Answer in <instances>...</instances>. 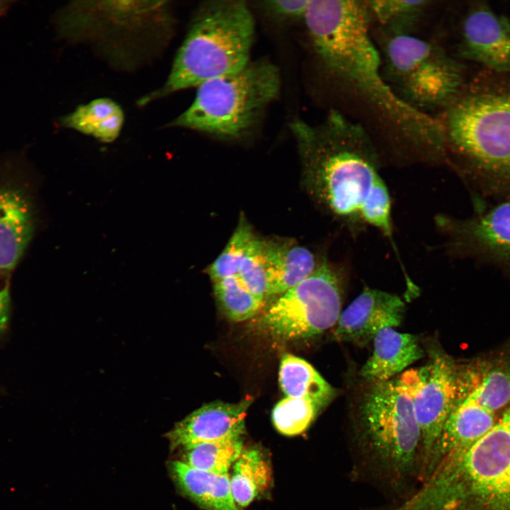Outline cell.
<instances>
[{"instance_id":"obj_14","label":"cell","mask_w":510,"mask_h":510,"mask_svg":"<svg viewBox=\"0 0 510 510\" xmlns=\"http://www.w3.org/2000/svg\"><path fill=\"white\" fill-rule=\"evenodd\" d=\"M404 310V303L398 295L365 289L341 312L334 336L340 341L364 345L380 330L398 327Z\"/></svg>"},{"instance_id":"obj_27","label":"cell","mask_w":510,"mask_h":510,"mask_svg":"<svg viewBox=\"0 0 510 510\" xmlns=\"http://www.w3.org/2000/svg\"><path fill=\"white\" fill-rule=\"evenodd\" d=\"M309 0H276L265 1V7L273 15L282 18L303 19Z\"/></svg>"},{"instance_id":"obj_21","label":"cell","mask_w":510,"mask_h":510,"mask_svg":"<svg viewBox=\"0 0 510 510\" xmlns=\"http://www.w3.org/2000/svg\"><path fill=\"white\" fill-rule=\"evenodd\" d=\"M182 448L180 460L194 468L214 474H227L244 450L243 436L195 443Z\"/></svg>"},{"instance_id":"obj_3","label":"cell","mask_w":510,"mask_h":510,"mask_svg":"<svg viewBox=\"0 0 510 510\" xmlns=\"http://www.w3.org/2000/svg\"><path fill=\"white\" fill-rule=\"evenodd\" d=\"M489 73L463 89L441 123L446 147L477 178L510 191V72Z\"/></svg>"},{"instance_id":"obj_1","label":"cell","mask_w":510,"mask_h":510,"mask_svg":"<svg viewBox=\"0 0 510 510\" xmlns=\"http://www.w3.org/2000/svg\"><path fill=\"white\" fill-rule=\"evenodd\" d=\"M303 20L313 49L330 74L414 146L436 155L445 153L441 121L406 103L386 81L365 1L312 0Z\"/></svg>"},{"instance_id":"obj_23","label":"cell","mask_w":510,"mask_h":510,"mask_svg":"<svg viewBox=\"0 0 510 510\" xmlns=\"http://www.w3.org/2000/svg\"><path fill=\"white\" fill-rule=\"evenodd\" d=\"M214 293L224 314L234 322L254 317L264 300L251 293L237 276L212 282Z\"/></svg>"},{"instance_id":"obj_7","label":"cell","mask_w":510,"mask_h":510,"mask_svg":"<svg viewBox=\"0 0 510 510\" xmlns=\"http://www.w3.org/2000/svg\"><path fill=\"white\" fill-rule=\"evenodd\" d=\"M382 57L389 86L420 111L447 108L463 89L461 64L441 47L413 34L388 35Z\"/></svg>"},{"instance_id":"obj_10","label":"cell","mask_w":510,"mask_h":510,"mask_svg":"<svg viewBox=\"0 0 510 510\" xmlns=\"http://www.w3.org/2000/svg\"><path fill=\"white\" fill-rule=\"evenodd\" d=\"M411 386L419 423L424 463L427 465L443 427L470 387L471 366H460L439 351L418 370L404 373Z\"/></svg>"},{"instance_id":"obj_26","label":"cell","mask_w":510,"mask_h":510,"mask_svg":"<svg viewBox=\"0 0 510 510\" xmlns=\"http://www.w3.org/2000/svg\"><path fill=\"white\" fill-rule=\"evenodd\" d=\"M265 251L266 240L257 237L236 275L251 293L263 300L268 297V290Z\"/></svg>"},{"instance_id":"obj_15","label":"cell","mask_w":510,"mask_h":510,"mask_svg":"<svg viewBox=\"0 0 510 510\" xmlns=\"http://www.w3.org/2000/svg\"><path fill=\"white\" fill-rule=\"evenodd\" d=\"M250 397L238 403L215 401L203 404L177 422L166 437L171 449L195 443L243 436Z\"/></svg>"},{"instance_id":"obj_18","label":"cell","mask_w":510,"mask_h":510,"mask_svg":"<svg viewBox=\"0 0 510 510\" xmlns=\"http://www.w3.org/2000/svg\"><path fill=\"white\" fill-rule=\"evenodd\" d=\"M279 383L286 397L307 400L321 411L336 395L335 389L312 365L290 353L281 358Z\"/></svg>"},{"instance_id":"obj_2","label":"cell","mask_w":510,"mask_h":510,"mask_svg":"<svg viewBox=\"0 0 510 510\" xmlns=\"http://www.w3.org/2000/svg\"><path fill=\"white\" fill-rule=\"evenodd\" d=\"M290 128L318 201L346 224L363 225V208L383 181L378 152L367 131L336 110L317 125L294 119Z\"/></svg>"},{"instance_id":"obj_25","label":"cell","mask_w":510,"mask_h":510,"mask_svg":"<svg viewBox=\"0 0 510 510\" xmlns=\"http://www.w3.org/2000/svg\"><path fill=\"white\" fill-rule=\"evenodd\" d=\"M321 410L313 403L302 399L285 397L272 411V421L276 430L287 436L305 432Z\"/></svg>"},{"instance_id":"obj_11","label":"cell","mask_w":510,"mask_h":510,"mask_svg":"<svg viewBox=\"0 0 510 510\" xmlns=\"http://www.w3.org/2000/svg\"><path fill=\"white\" fill-rule=\"evenodd\" d=\"M23 157H0V273L21 259L36 227L34 191Z\"/></svg>"},{"instance_id":"obj_16","label":"cell","mask_w":510,"mask_h":510,"mask_svg":"<svg viewBox=\"0 0 510 510\" xmlns=\"http://www.w3.org/2000/svg\"><path fill=\"white\" fill-rule=\"evenodd\" d=\"M373 340L372 355L362 367L361 375L373 384L391 380L424 354L416 336L392 327L380 330Z\"/></svg>"},{"instance_id":"obj_5","label":"cell","mask_w":510,"mask_h":510,"mask_svg":"<svg viewBox=\"0 0 510 510\" xmlns=\"http://www.w3.org/2000/svg\"><path fill=\"white\" fill-rule=\"evenodd\" d=\"M431 491L438 510H510V406L484 436L440 461Z\"/></svg>"},{"instance_id":"obj_22","label":"cell","mask_w":510,"mask_h":510,"mask_svg":"<svg viewBox=\"0 0 510 510\" xmlns=\"http://www.w3.org/2000/svg\"><path fill=\"white\" fill-rule=\"evenodd\" d=\"M373 17L388 35L412 34L431 1L426 0H374L365 1Z\"/></svg>"},{"instance_id":"obj_19","label":"cell","mask_w":510,"mask_h":510,"mask_svg":"<svg viewBox=\"0 0 510 510\" xmlns=\"http://www.w3.org/2000/svg\"><path fill=\"white\" fill-rule=\"evenodd\" d=\"M124 122L121 107L114 101L100 98L77 107L60 119L62 126L91 135L103 142L114 141Z\"/></svg>"},{"instance_id":"obj_13","label":"cell","mask_w":510,"mask_h":510,"mask_svg":"<svg viewBox=\"0 0 510 510\" xmlns=\"http://www.w3.org/2000/svg\"><path fill=\"white\" fill-rule=\"evenodd\" d=\"M460 52L494 73L510 72V20L487 5L470 8L460 30Z\"/></svg>"},{"instance_id":"obj_24","label":"cell","mask_w":510,"mask_h":510,"mask_svg":"<svg viewBox=\"0 0 510 510\" xmlns=\"http://www.w3.org/2000/svg\"><path fill=\"white\" fill-rule=\"evenodd\" d=\"M256 238L249 223L242 217L227 245L208 270L212 282L236 276L242 261Z\"/></svg>"},{"instance_id":"obj_17","label":"cell","mask_w":510,"mask_h":510,"mask_svg":"<svg viewBox=\"0 0 510 510\" xmlns=\"http://www.w3.org/2000/svg\"><path fill=\"white\" fill-rule=\"evenodd\" d=\"M265 254L268 296H278L295 286L311 276L320 264L308 249L289 241L266 240Z\"/></svg>"},{"instance_id":"obj_28","label":"cell","mask_w":510,"mask_h":510,"mask_svg":"<svg viewBox=\"0 0 510 510\" xmlns=\"http://www.w3.org/2000/svg\"><path fill=\"white\" fill-rule=\"evenodd\" d=\"M6 273H0V334L8 324L11 314V295Z\"/></svg>"},{"instance_id":"obj_29","label":"cell","mask_w":510,"mask_h":510,"mask_svg":"<svg viewBox=\"0 0 510 510\" xmlns=\"http://www.w3.org/2000/svg\"><path fill=\"white\" fill-rule=\"evenodd\" d=\"M13 1L0 0V17L4 16L11 8Z\"/></svg>"},{"instance_id":"obj_6","label":"cell","mask_w":510,"mask_h":510,"mask_svg":"<svg viewBox=\"0 0 510 510\" xmlns=\"http://www.w3.org/2000/svg\"><path fill=\"white\" fill-rule=\"evenodd\" d=\"M280 89V74L273 64L249 62L237 72L199 85L191 105L170 125L239 138L254 127Z\"/></svg>"},{"instance_id":"obj_9","label":"cell","mask_w":510,"mask_h":510,"mask_svg":"<svg viewBox=\"0 0 510 510\" xmlns=\"http://www.w3.org/2000/svg\"><path fill=\"white\" fill-rule=\"evenodd\" d=\"M361 416L380 459L395 472L409 470L421 449V435L405 373L374 384L363 400Z\"/></svg>"},{"instance_id":"obj_12","label":"cell","mask_w":510,"mask_h":510,"mask_svg":"<svg viewBox=\"0 0 510 510\" xmlns=\"http://www.w3.org/2000/svg\"><path fill=\"white\" fill-rule=\"evenodd\" d=\"M438 221L454 249L510 266V200L468 219Z\"/></svg>"},{"instance_id":"obj_8","label":"cell","mask_w":510,"mask_h":510,"mask_svg":"<svg viewBox=\"0 0 510 510\" xmlns=\"http://www.w3.org/2000/svg\"><path fill=\"white\" fill-rule=\"evenodd\" d=\"M343 277L327 261L308 278L278 295L257 322V329L282 341L305 339L335 325L341 314Z\"/></svg>"},{"instance_id":"obj_4","label":"cell","mask_w":510,"mask_h":510,"mask_svg":"<svg viewBox=\"0 0 510 510\" xmlns=\"http://www.w3.org/2000/svg\"><path fill=\"white\" fill-rule=\"evenodd\" d=\"M254 30V17L245 1L205 2L194 16L164 85L142 102L242 69L249 62Z\"/></svg>"},{"instance_id":"obj_20","label":"cell","mask_w":510,"mask_h":510,"mask_svg":"<svg viewBox=\"0 0 510 510\" xmlns=\"http://www.w3.org/2000/svg\"><path fill=\"white\" fill-rule=\"evenodd\" d=\"M230 480L237 506L246 507L269 487L271 465L259 448L244 449L232 465Z\"/></svg>"}]
</instances>
